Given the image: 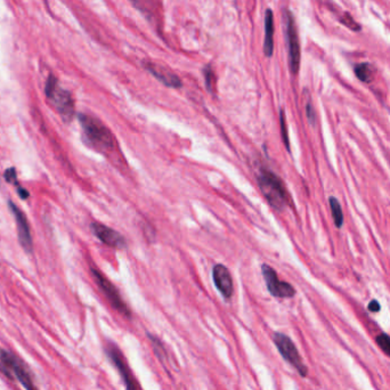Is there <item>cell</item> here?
Instances as JSON below:
<instances>
[{
  "instance_id": "23",
  "label": "cell",
  "mask_w": 390,
  "mask_h": 390,
  "mask_svg": "<svg viewBox=\"0 0 390 390\" xmlns=\"http://www.w3.org/2000/svg\"><path fill=\"white\" fill-rule=\"evenodd\" d=\"M367 309H369V311L372 313H379L381 309V306L377 300H372L369 304V306H367Z\"/></svg>"
},
{
  "instance_id": "17",
  "label": "cell",
  "mask_w": 390,
  "mask_h": 390,
  "mask_svg": "<svg viewBox=\"0 0 390 390\" xmlns=\"http://www.w3.org/2000/svg\"><path fill=\"white\" fill-rule=\"evenodd\" d=\"M203 75H205L207 89L209 90L210 93H213L214 85H216V78H214V72L213 69H211L210 65H207V67L203 69Z\"/></svg>"
},
{
  "instance_id": "9",
  "label": "cell",
  "mask_w": 390,
  "mask_h": 390,
  "mask_svg": "<svg viewBox=\"0 0 390 390\" xmlns=\"http://www.w3.org/2000/svg\"><path fill=\"white\" fill-rule=\"evenodd\" d=\"M262 275H264L266 285H267V289L272 296L278 298H292L296 293L293 286L289 283L281 281L271 266L262 265Z\"/></svg>"
},
{
  "instance_id": "19",
  "label": "cell",
  "mask_w": 390,
  "mask_h": 390,
  "mask_svg": "<svg viewBox=\"0 0 390 390\" xmlns=\"http://www.w3.org/2000/svg\"><path fill=\"white\" fill-rule=\"evenodd\" d=\"M3 177H5L6 181H8V183L13 184L16 188L22 187V186L19 183V180H17V175H16L15 168H9V169H7L5 171V174H3Z\"/></svg>"
},
{
  "instance_id": "21",
  "label": "cell",
  "mask_w": 390,
  "mask_h": 390,
  "mask_svg": "<svg viewBox=\"0 0 390 390\" xmlns=\"http://www.w3.org/2000/svg\"><path fill=\"white\" fill-rule=\"evenodd\" d=\"M340 22L344 25H346V27L351 29V30H353V31H359L360 30V25L357 23V22L354 21L353 17L349 15L348 13H346L345 15L341 17Z\"/></svg>"
},
{
  "instance_id": "22",
  "label": "cell",
  "mask_w": 390,
  "mask_h": 390,
  "mask_svg": "<svg viewBox=\"0 0 390 390\" xmlns=\"http://www.w3.org/2000/svg\"><path fill=\"white\" fill-rule=\"evenodd\" d=\"M306 115H307L309 123L314 125L315 120H316V115H315L314 108H313V105H312V103H309V102L307 103V105H306Z\"/></svg>"
},
{
  "instance_id": "12",
  "label": "cell",
  "mask_w": 390,
  "mask_h": 390,
  "mask_svg": "<svg viewBox=\"0 0 390 390\" xmlns=\"http://www.w3.org/2000/svg\"><path fill=\"white\" fill-rule=\"evenodd\" d=\"M213 276L214 285L221 293V296L225 299L231 298L234 292V286H233L232 275L227 267L220 264L216 265L213 269Z\"/></svg>"
},
{
  "instance_id": "5",
  "label": "cell",
  "mask_w": 390,
  "mask_h": 390,
  "mask_svg": "<svg viewBox=\"0 0 390 390\" xmlns=\"http://www.w3.org/2000/svg\"><path fill=\"white\" fill-rule=\"evenodd\" d=\"M273 341L280 352L281 356L290 364L291 366H293L294 369L298 371V373L301 377H306L308 373V369L306 366V364L302 360L300 354H299L298 349L294 345V342L287 337L286 334L275 332L274 337H273Z\"/></svg>"
},
{
  "instance_id": "18",
  "label": "cell",
  "mask_w": 390,
  "mask_h": 390,
  "mask_svg": "<svg viewBox=\"0 0 390 390\" xmlns=\"http://www.w3.org/2000/svg\"><path fill=\"white\" fill-rule=\"evenodd\" d=\"M379 348L384 352L386 355L390 357V337L386 333H380L375 339Z\"/></svg>"
},
{
  "instance_id": "24",
  "label": "cell",
  "mask_w": 390,
  "mask_h": 390,
  "mask_svg": "<svg viewBox=\"0 0 390 390\" xmlns=\"http://www.w3.org/2000/svg\"><path fill=\"white\" fill-rule=\"evenodd\" d=\"M17 192H19V195H20V198H21V199L25 200V199H28V198H29V192L27 191V189H24L23 187L17 188Z\"/></svg>"
},
{
  "instance_id": "16",
  "label": "cell",
  "mask_w": 390,
  "mask_h": 390,
  "mask_svg": "<svg viewBox=\"0 0 390 390\" xmlns=\"http://www.w3.org/2000/svg\"><path fill=\"white\" fill-rule=\"evenodd\" d=\"M329 203L331 208V213H332L334 225L337 226L338 228H340L341 226L344 225V213H342V208L340 206V202H339L335 198H333V196H331L329 199Z\"/></svg>"
},
{
  "instance_id": "3",
  "label": "cell",
  "mask_w": 390,
  "mask_h": 390,
  "mask_svg": "<svg viewBox=\"0 0 390 390\" xmlns=\"http://www.w3.org/2000/svg\"><path fill=\"white\" fill-rule=\"evenodd\" d=\"M0 372L9 379L19 381L25 390H38L24 364L12 353L2 348H0Z\"/></svg>"
},
{
  "instance_id": "1",
  "label": "cell",
  "mask_w": 390,
  "mask_h": 390,
  "mask_svg": "<svg viewBox=\"0 0 390 390\" xmlns=\"http://www.w3.org/2000/svg\"><path fill=\"white\" fill-rule=\"evenodd\" d=\"M79 121L85 135V140L90 146L100 151H110L114 146V137L111 130L94 116L79 114Z\"/></svg>"
},
{
  "instance_id": "10",
  "label": "cell",
  "mask_w": 390,
  "mask_h": 390,
  "mask_svg": "<svg viewBox=\"0 0 390 390\" xmlns=\"http://www.w3.org/2000/svg\"><path fill=\"white\" fill-rule=\"evenodd\" d=\"M9 209L12 211L14 218H15L16 226H17V235H19V241L21 246L27 252H32L34 249V242H32V235L30 225H29L28 218L25 216L23 211L19 207L14 205V202H8Z\"/></svg>"
},
{
  "instance_id": "15",
  "label": "cell",
  "mask_w": 390,
  "mask_h": 390,
  "mask_svg": "<svg viewBox=\"0 0 390 390\" xmlns=\"http://www.w3.org/2000/svg\"><path fill=\"white\" fill-rule=\"evenodd\" d=\"M355 74L360 81L371 82L374 78V68L370 63H360L355 67Z\"/></svg>"
},
{
  "instance_id": "13",
  "label": "cell",
  "mask_w": 390,
  "mask_h": 390,
  "mask_svg": "<svg viewBox=\"0 0 390 390\" xmlns=\"http://www.w3.org/2000/svg\"><path fill=\"white\" fill-rule=\"evenodd\" d=\"M144 65L149 73L154 75L163 85L171 87V88H180L181 87L180 79L178 78V75L173 73L169 69L162 67L160 64L153 63V62H145Z\"/></svg>"
},
{
  "instance_id": "6",
  "label": "cell",
  "mask_w": 390,
  "mask_h": 390,
  "mask_svg": "<svg viewBox=\"0 0 390 390\" xmlns=\"http://www.w3.org/2000/svg\"><path fill=\"white\" fill-rule=\"evenodd\" d=\"M285 35L289 53V67L293 74H297L300 68V42L292 13L285 10Z\"/></svg>"
},
{
  "instance_id": "4",
  "label": "cell",
  "mask_w": 390,
  "mask_h": 390,
  "mask_svg": "<svg viewBox=\"0 0 390 390\" xmlns=\"http://www.w3.org/2000/svg\"><path fill=\"white\" fill-rule=\"evenodd\" d=\"M45 94L48 100L60 113L64 121H71L74 115V103L71 94L58 87L57 79L54 75H49L45 86Z\"/></svg>"
},
{
  "instance_id": "7",
  "label": "cell",
  "mask_w": 390,
  "mask_h": 390,
  "mask_svg": "<svg viewBox=\"0 0 390 390\" xmlns=\"http://www.w3.org/2000/svg\"><path fill=\"white\" fill-rule=\"evenodd\" d=\"M92 274L94 276L95 282L97 283V285L102 290V292L104 293V296L110 301V304L118 311L120 314H122L126 317H130V309L128 306L126 305V302L122 300V298L120 297V293L116 287L108 281L105 276L102 274L100 271H97L96 268H92Z\"/></svg>"
},
{
  "instance_id": "8",
  "label": "cell",
  "mask_w": 390,
  "mask_h": 390,
  "mask_svg": "<svg viewBox=\"0 0 390 390\" xmlns=\"http://www.w3.org/2000/svg\"><path fill=\"white\" fill-rule=\"evenodd\" d=\"M105 351H106L108 358H110L111 362L114 364L116 370L119 371L120 375H121L123 384H125V386H126V389L127 390H140V387H138L136 379H135L133 373H131L128 364H127V360L125 357H123L122 353L120 352V349L116 347L114 344H110L107 346Z\"/></svg>"
},
{
  "instance_id": "2",
  "label": "cell",
  "mask_w": 390,
  "mask_h": 390,
  "mask_svg": "<svg viewBox=\"0 0 390 390\" xmlns=\"http://www.w3.org/2000/svg\"><path fill=\"white\" fill-rule=\"evenodd\" d=\"M258 184L262 194L274 209L282 210L289 203V195L281 178L271 170L261 169L258 175Z\"/></svg>"
},
{
  "instance_id": "14",
  "label": "cell",
  "mask_w": 390,
  "mask_h": 390,
  "mask_svg": "<svg viewBox=\"0 0 390 390\" xmlns=\"http://www.w3.org/2000/svg\"><path fill=\"white\" fill-rule=\"evenodd\" d=\"M274 17L271 9L266 10L265 14V41L264 53L267 57H271L274 52Z\"/></svg>"
},
{
  "instance_id": "11",
  "label": "cell",
  "mask_w": 390,
  "mask_h": 390,
  "mask_svg": "<svg viewBox=\"0 0 390 390\" xmlns=\"http://www.w3.org/2000/svg\"><path fill=\"white\" fill-rule=\"evenodd\" d=\"M92 231L97 239H100L102 242L108 247L116 248V249H122V248L127 247L125 238L120 233L107 227V226L102 225L100 223H93Z\"/></svg>"
},
{
  "instance_id": "20",
  "label": "cell",
  "mask_w": 390,
  "mask_h": 390,
  "mask_svg": "<svg viewBox=\"0 0 390 390\" xmlns=\"http://www.w3.org/2000/svg\"><path fill=\"white\" fill-rule=\"evenodd\" d=\"M280 120H281V130H282V137L283 142L285 144V147L287 149H290V142H289V135H287V128H286V121H285V115H284V112L281 111L280 114Z\"/></svg>"
}]
</instances>
